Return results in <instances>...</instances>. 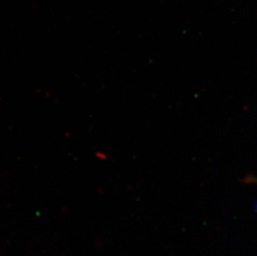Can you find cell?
Listing matches in <instances>:
<instances>
[{"label":"cell","instance_id":"obj_1","mask_svg":"<svg viewBox=\"0 0 257 256\" xmlns=\"http://www.w3.org/2000/svg\"><path fill=\"white\" fill-rule=\"evenodd\" d=\"M245 181L247 183L257 184V177H248L245 178Z\"/></svg>","mask_w":257,"mask_h":256}]
</instances>
